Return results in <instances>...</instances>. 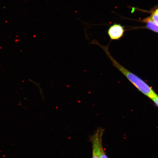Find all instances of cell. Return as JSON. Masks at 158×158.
Listing matches in <instances>:
<instances>
[{
	"instance_id": "6da1fadb",
	"label": "cell",
	"mask_w": 158,
	"mask_h": 158,
	"mask_svg": "<svg viewBox=\"0 0 158 158\" xmlns=\"http://www.w3.org/2000/svg\"><path fill=\"white\" fill-rule=\"evenodd\" d=\"M94 43L98 45L103 49L108 58L111 61L112 65L123 74L139 91L151 99L158 96L151 87L148 85L141 79L133 73L130 72L118 62L110 54L108 46H102L96 41Z\"/></svg>"
},
{
	"instance_id": "277c9868",
	"label": "cell",
	"mask_w": 158,
	"mask_h": 158,
	"mask_svg": "<svg viewBox=\"0 0 158 158\" xmlns=\"http://www.w3.org/2000/svg\"><path fill=\"white\" fill-rule=\"evenodd\" d=\"M144 21L147 23V27L148 29L151 30L156 32L158 33V25L156 24L152 20L151 17L148 18L144 20Z\"/></svg>"
},
{
	"instance_id": "5b68a950",
	"label": "cell",
	"mask_w": 158,
	"mask_h": 158,
	"mask_svg": "<svg viewBox=\"0 0 158 158\" xmlns=\"http://www.w3.org/2000/svg\"><path fill=\"white\" fill-rule=\"evenodd\" d=\"M100 158H108L107 155H106L105 152H104L103 147L102 148L101 150Z\"/></svg>"
},
{
	"instance_id": "7a4b0ae2",
	"label": "cell",
	"mask_w": 158,
	"mask_h": 158,
	"mask_svg": "<svg viewBox=\"0 0 158 158\" xmlns=\"http://www.w3.org/2000/svg\"><path fill=\"white\" fill-rule=\"evenodd\" d=\"M103 130L98 129L91 138L92 145V158H100L101 150L102 146V137Z\"/></svg>"
},
{
	"instance_id": "3957f363",
	"label": "cell",
	"mask_w": 158,
	"mask_h": 158,
	"mask_svg": "<svg viewBox=\"0 0 158 158\" xmlns=\"http://www.w3.org/2000/svg\"><path fill=\"white\" fill-rule=\"evenodd\" d=\"M125 29L121 24L114 23L108 30V34L110 41L119 40L123 36Z\"/></svg>"
},
{
	"instance_id": "8992f818",
	"label": "cell",
	"mask_w": 158,
	"mask_h": 158,
	"mask_svg": "<svg viewBox=\"0 0 158 158\" xmlns=\"http://www.w3.org/2000/svg\"><path fill=\"white\" fill-rule=\"evenodd\" d=\"M151 99L153 101V102H155L156 105L158 107V96L152 98Z\"/></svg>"
},
{
	"instance_id": "52a82bcc",
	"label": "cell",
	"mask_w": 158,
	"mask_h": 158,
	"mask_svg": "<svg viewBox=\"0 0 158 158\" xmlns=\"http://www.w3.org/2000/svg\"><path fill=\"white\" fill-rule=\"evenodd\" d=\"M154 13L156 14L158 16V9L157 10H156L154 12Z\"/></svg>"
}]
</instances>
